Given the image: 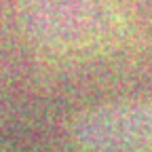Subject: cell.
Wrapping results in <instances>:
<instances>
[{
	"mask_svg": "<svg viewBox=\"0 0 152 152\" xmlns=\"http://www.w3.org/2000/svg\"><path fill=\"white\" fill-rule=\"evenodd\" d=\"M34 21L53 45L85 47L116 36L118 15L106 0H36Z\"/></svg>",
	"mask_w": 152,
	"mask_h": 152,
	"instance_id": "6da1fadb",
	"label": "cell"
}]
</instances>
